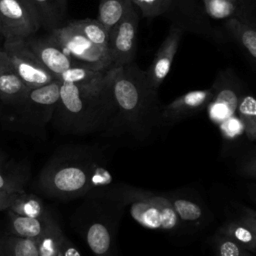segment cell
I'll list each match as a JSON object with an SVG mask.
<instances>
[{
    "mask_svg": "<svg viewBox=\"0 0 256 256\" xmlns=\"http://www.w3.org/2000/svg\"><path fill=\"white\" fill-rule=\"evenodd\" d=\"M116 115L103 134L128 144H147L163 131L158 91L135 62L108 70Z\"/></svg>",
    "mask_w": 256,
    "mask_h": 256,
    "instance_id": "6da1fadb",
    "label": "cell"
},
{
    "mask_svg": "<svg viewBox=\"0 0 256 256\" xmlns=\"http://www.w3.org/2000/svg\"><path fill=\"white\" fill-rule=\"evenodd\" d=\"M108 164V156L99 146L60 147L39 173L36 189L61 201L84 198L91 191L113 183Z\"/></svg>",
    "mask_w": 256,
    "mask_h": 256,
    "instance_id": "7a4b0ae2",
    "label": "cell"
},
{
    "mask_svg": "<svg viewBox=\"0 0 256 256\" xmlns=\"http://www.w3.org/2000/svg\"><path fill=\"white\" fill-rule=\"evenodd\" d=\"M115 115L116 105L107 71L104 80L96 85L61 83L59 100L50 124L63 135H103Z\"/></svg>",
    "mask_w": 256,
    "mask_h": 256,
    "instance_id": "3957f363",
    "label": "cell"
},
{
    "mask_svg": "<svg viewBox=\"0 0 256 256\" xmlns=\"http://www.w3.org/2000/svg\"><path fill=\"white\" fill-rule=\"evenodd\" d=\"M125 209L103 187L88 193L74 211L71 223L94 256H119L118 232Z\"/></svg>",
    "mask_w": 256,
    "mask_h": 256,
    "instance_id": "277c9868",
    "label": "cell"
},
{
    "mask_svg": "<svg viewBox=\"0 0 256 256\" xmlns=\"http://www.w3.org/2000/svg\"><path fill=\"white\" fill-rule=\"evenodd\" d=\"M105 190L128 208L132 218L146 229L179 233L186 228L164 192L150 191L127 183H112Z\"/></svg>",
    "mask_w": 256,
    "mask_h": 256,
    "instance_id": "5b68a950",
    "label": "cell"
},
{
    "mask_svg": "<svg viewBox=\"0 0 256 256\" xmlns=\"http://www.w3.org/2000/svg\"><path fill=\"white\" fill-rule=\"evenodd\" d=\"M60 82L30 89L26 98L10 113L1 115L5 129L30 137L45 139L46 127L51 123L60 94Z\"/></svg>",
    "mask_w": 256,
    "mask_h": 256,
    "instance_id": "8992f818",
    "label": "cell"
},
{
    "mask_svg": "<svg viewBox=\"0 0 256 256\" xmlns=\"http://www.w3.org/2000/svg\"><path fill=\"white\" fill-rule=\"evenodd\" d=\"M49 35L76 63L103 72L112 68L110 52L93 44L70 23L50 31Z\"/></svg>",
    "mask_w": 256,
    "mask_h": 256,
    "instance_id": "52a82bcc",
    "label": "cell"
},
{
    "mask_svg": "<svg viewBox=\"0 0 256 256\" xmlns=\"http://www.w3.org/2000/svg\"><path fill=\"white\" fill-rule=\"evenodd\" d=\"M2 50L8 56L20 78L30 89L50 84L56 80L29 47L26 40H5Z\"/></svg>",
    "mask_w": 256,
    "mask_h": 256,
    "instance_id": "ba28073f",
    "label": "cell"
},
{
    "mask_svg": "<svg viewBox=\"0 0 256 256\" xmlns=\"http://www.w3.org/2000/svg\"><path fill=\"white\" fill-rule=\"evenodd\" d=\"M212 88L214 94L206 109L210 121L218 127L236 114L244 92L240 81L229 71L219 73Z\"/></svg>",
    "mask_w": 256,
    "mask_h": 256,
    "instance_id": "9c48e42d",
    "label": "cell"
},
{
    "mask_svg": "<svg viewBox=\"0 0 256 256\" xmlns=\"http://www.w3.org/2000/svg\"><path fill=\"white\" fill-rule=\"evenodd\" d=\"M139 16L131 7L125 17L110 31L109 52L112 68L134 62L137 47Z\"/></svg>",
    "mask_w": 256,
    "mask_h": 256,
    "instance_id": "30bf717a",
    "label": "cell"
},
{
    "mask_svg": "<svg viewBox=\"0 0 256 256\" xmlns=\"http://www.w3.org/2000/svg\"><path fill=\"white\" fill-rule=\"evenodd\" d=\"M0 22L5 40H26L40 29L38 20L18 0H0Z\"/></svg>",
    "mask_w": 256,
    "mask_h": 256,
    "instance_id": "8fae6325",
    "label": "cell"
},
{
    "mask_svg": "<svg viewBox=\"0 0 256 256\" xmlns=\"http://www.w3.org/2000/svg\"><path fill=\"white\" fill-rule=\"evenodd\" d=\"M213 88L187 92L161 107V124L164 129L193 117L207 108L213 97Z\"/></svg>",
    "mask_w": 256,
    "mask_h": 256,
    "instance_id": "7c38bea8",
    "label": "cell"
},
{
    "mask_svg": "<svg viewBox=\"0 0 256 256\" xmlns=\"http://www.w3.org/2000/svg\"><path fill=\"white\" fill-rule=\"evenodd\" d=\"M164 194L186 228H201L211 221V212L202 198L193 190L180 188L166 191Z\"/></svg>",
    "mask_w": 256,
    "mask_h": 256,
    "instance_id": "4fadbf2b",
    "label": "cell"
},
{
    "mask_svg": "<svg viewBox=\"0 0 256 256\" xmlns=\"http://www.w3.org/2000/svg\"><path fill=\"white\" fill-rule=\"evenodd\" d=\"M182 35L183 30L179 26L171 27L155 54L150 67L145 71L149 84L157 91L171 70L174 58L180 46Z\"/></svg>",
    "mask_w": 256,
    "mask_h": 256,
    "instance_id": "5bb4252c",
    "label": "cell"
},
{
    "mask_svg": "<svg viewBox=\"0 0 256 256\" xmlns=\"http://www.w3.org/2000/svg\"><path fill=\"white\" fill-rule=\"evenodd\" d=\"M26 42L41 63L55 78L73 65L78 64L64 52L61 46L50 35L40 38L30 37L26 39Z\"/></svg>",
    "mask_w": 256,
    "mask_h": 256,
    "instance_id": "9a60e30c",
    "label": "cell"
},
{
    "mask_svg": "<svg viewBox=\"0 0 256 256\" xmlns=\"http://www.w3.org/2000/svg\"><path fill=\"white\" fill-rule=\"evenodd\" d=\"M30 88L20 78L11 61L0 50V103L8 109L18 106L27 96Z\"/></svg>",
    "mask_w": 256,
    "mask_h": 256,
    "instance_id": "2e32d148",
    "label": "cell"
},
{
    "mask_svg": "<svg viewBox=\"0 0 256 256\" xmlns=\"http://www.w3.org/2000/svg\"><path fill=\"white\" fill-rule=\"evenodd\" d=\"M40 28L50 32L59 28L67 16V0H31Z\"/></svg>",
    "mask_w": 256,
    "mask_h": 256,
    "instance_id": "e0dca14e",
    "label": "cell"
},
{
    "mask_svg": "<svg viewBox=\"0 0 256 256\" xmlns=\"http://www.w3.org/2000/svg\"><path fill=\"white\" fill-rule=\"evenodd\" d=\"M7 213L8 225L5 230L7 234L36 240L40 238L46 231L50 217L52 216L49 214L44 218H32L15 214L10 210H8Z\"/></svg>",
    "mask_w": 256,
    "mask_h": 256,
    "instance_id": "ac0fdd59",
    "label": "cell"
},
{
    "mask_svg": "<svg viewBox=\"0 0 256 256\" xmlns=\"http://www.w3.org/2000/svg\"><path fill=\"white\" fill-rule=\"evenodd\" d=\"M68 239L57 220L51 216L46 231L37 239L40 256H66Z\"/></svg>",
    "mask_w": 256,
    "mask_h": 256,
    "instance_id": "d6986e66",
    "label": "cell"
},
{
    "mask_svg": "<svg viewBox=\"0 0 256 256\" xmlns=\"http://www.w3.org/2000/svg\"><path fill=\"white\" fill-rule=\"evenodd\" d=\"M30 178L29 167L25 164H0V190L21 193Z\"/></svg>",
    "mask_w": 256,
    "mask_h": 256,
    "instance_id": "ffe728a7",
    "label": "cell"
},
{
    "mask_svg": "<svg viewBox=\"0 0 256 256\" xmlns=\"http://www.w3.org/2000/svg\"><path fill=\"white\" fill-rule=\"evenodd\" d=\"M133 7L131 0H100L97 20L110 31L125 17Z\"/></svg>",
    "mask_w": 256,
    "mask_h": 256,
    "instance_id": "44dd1931",
    "label": "cell"
},
{
    "mask_svg": "<svg viewBox=\"0 0 256 256\" xmlns=\"http://www.w3.org/2000/svg\"><path fill=\"white\" fill-rule=\"evenodd\" d=\"M8 210L15 214L32 218H44L50 214L41 197L26 191L17 195Z\"/></svg>",
    "mask_w": 256,
    "mask_h": 256,
    "instance_id": "7402d4cb",
    "label": "cell"
},
{
    "mask_svg": "<svg viewBox=\"0 0 256 256\" xmlns=\"http://www.w3.org/2000/svg\"><path fill=\"white\" fill-rule=\"evenodd\" d=\"M106 72L96 71L89 67L76 64L61 73L56 80L60 83H69L82 86L96 85L102 82L106 76Z\"/></svg>",
    "mask_w": 256,
    "mask_h": 256,
    "instance_id": "603a6c76",
    "label": "cell"
},
{
    "mask_svg": "<svg viewBox=\"0 0 256 256\" xmlns=\"http://www.w3.org/2000/svg\"><path fill=\"white\" fill-rule=\"evenodd\" d=\"M231 238L237 244L256 255V235L246 225L233 218L227 220L217 230Z\"/></svg>",
    "mask_w": 256,
    "mask_h": 256,
    "instance_id": "cb8c5ba5",
    "label": "cell"
},
{
    "mask_svg": "<svg viewBox=\"0 0 256 256\" xmlns=\"http://www.w3.org/2000/svg\"><path fill=\"white\" fill-rule=\"evenodd\" d=\"M226 26L230 34L256 64V29L236 18H230Z\"/></svg>",
    "mask_w": 256,
    "mask_h": 256,
    "instance_id": "d4e9b609",
    "label": "cell"
},
{
    "mask_svg": "<svg viewBox=\"0 0 256 256\" xmlns=\"http://www.w3.org/2000/svg\"><path fill=\"white\" fill-rule=\"evenodd\" d=\"M68 23H70L93 44L109 51L110 34L97 19L75 20Z\"/></svg>",
    "mask_w": 256,
    "mask_h": 256,
    "instance_id": "484cf974",
    "label": "cell"
},
{
    "mask_svg": "<svg viewBox=\"0 0 256 256\" xmlns=\"http://www.w3.org/2000/svg\"><path fill=\"white\" fill-rule=\"evenodd\" d=\"M1 256H40L38 241L5 233Z\"/></svg>",
    "mask_w": 256,
    "mask_h": 256,
    "instance_id": "4316f807",
    "label": "cell"
},
{
    "mask_svg": "<svg viewBox=\"0 0 256 256\" xmlns=\"http://www.w3.org/2000/svg\"><path fill=\"white\" fill-rule=\"evenodd\" d=\"M236 114L243 124L247 140L256 142V98L251 94H243Z\"/></svg>",
    "mask_w": 256,
    "mask_h": 256,
    "instance_id": "83f0119b",
    "label": "cell"
},
{
    "mask_svg": "<svg viewBox=\"0 0 256 256\" xmlns=\"http://www.w3.org/2000/svg\"><path fill=\"white\" fill-rule=\"evenodd\" d=\"M213 246L214 256H256L219 231L214 236Z\"/></svg>",
    "mask_w": 256,
    "mask_h": 256,
    "instance_id": "f1b7e54d",
    "label": "cell"
},
{
    "mask_svg": "<svg viewBox=\"0 0 256 256\" xmlns=\"http://www.w3.org/2000/svg\"><path fill=\"white\" fill-rule=\"evenodd\" d=\"M218 128L220 130L223 142L224 144H227V146L236 144L245 135L243 124L237 114L222 122Z\"/></svg>",
    "mask_w": 256,
    "mask_h": 256,
    "instance_id": "f546056e",
    "label": "cell"
},
{
    "mask_svg": "<svg viewBox=\"0 0 256 256\" xmlns=\"http://www.w3.org/2000/svg\"><path fill=\"white\" fill-rule=\"evenodd\" d=\"M174 0H131L136 5L143 17L154 18L168 12Z\"/></svg>",
    "mask_w": 256,
    "mask_h": 256,
    "instance_id": "4dcf8cb0",
    "label": "cell"
},
{
    "mask_svg": "<svg viewBox=\"0 0 256 256\" xmlns=\"http://www.w3.org/2000/svg\"><path fill=\"white\" fill-rule=\"evenodd\" d=\"M207 14L214 19L231 18L236 11V3L231 0H203Z\"/></svg>",
    "mask_w": 256,
    "mask_h": 256,
    "instance_id": "1f68e13d",
    "label": "cell"
},
{
    "mask_svg": "<svg viewBox=\"0 0 256 256\" xmlns=\"http://www.w3.org/2000/svg\"><path fill=\"white\" fill-rule=\"evenodd\" d=\"M236 173L249 180H256V146L245 151L236 161Z\"/></svg>",
    "mask_w": 256,
    "mask_h": 256,
    "instance_id": "d6a6232c",
    "label": "cell"
},
{
    "mask_svg": "<svg viewBox=\"0 0 256 256\" xmlns=\"http://www.w3.org/2000/svg\"><path fill=\"white\" fill-rule=\"evenodd\" d=\"M235 219L246 225L256 235V211L240 203H233Z\"/></svg>",
    "mask_w": 256,
    "mask_h": 256,
    "instance_id": "836d02e7",
    "label": "cell"
},
{
    "mask_svg": "<svg viewBox=\"0 0 256 256\" xmlns=\"http://www.w3.org/2000/svg\"><path fill=\"white\" fill-rule=\"evenodd\" d=\"M18 194L0 190V211H7Z\"/></svg>",
    "mask_w": 256,
    "mask_h": 256,
    "instance_id": "e575fe53",
    "label": "cell"
},
{
    "mask_svg": "<svg viewBox=\"0 0 256 256\" xmlns=\"http://www.w3.org/2000/svg\"><path fill=\"white\" fill-rule=\"evenodd\" d=\"M248 193L250 198L252 199V201L256 204V184L252 183L248 185Z\"/></svg>",
    "mask_w": 256,
    "mask_h": 256,
    "instance_id": "d590c367",
    "label": "cell"
},
{
    "mask_svg": "<svg viewBox=\"0 0 256 256\" xmlns=\"http://www.w3.org/2000/svg\"><path fill=\"white\" fill-rule=\"evenodd\" d=\"M20 3H22L31 13H32V15L37 19V16H36V13H35V11H34V9H33V6H32V2H31V0H18ZM38 20V19H37ZM39 23V22H38Z\"/></svg>",
    "mask_w": 256,
    "mask_h": 256,
    "instance_id": "8d00e7d4",
    "label": "cell"
},
{
    "mask_svg": "<svg viewBox=\"0 0 256 256\" xmlns=\"http://www.w3.org/2000/svg\"><path fill=\"white\" fill-rule=\"evenodd\" d=\"M5 233H6V231H5V230H3V229L1 228V226H0V256H1L2 242H3V238H4V236H5Z\"/></svg>",
    "mask_w": 256,
    "mask_h": 256,
    "instance_id": "74e56055",
    "label": "cell"
},
{
    "mask_svg": "<svg viewBox=\"0 0 256 256\" xmlns=\"http://www.w3.org/2000/svg\"><path fill=\"white\" fill-rule=\"evenodd\" d=\"M4 160H5V156H4V154L0 151V164L4 163Z\"/></svg>",
    "mask_w": 256,
    "mask_h": 256,
    "instance_id": "f35d334b",
    "label": "cell"
},
{
    "mask_svg": "<svg viewBox=\"0 0 256 256\" xmlns=\"http://www.w3.org/2000/svg\"><path fill=\"white\" fill-rule=\"evenodd\" d=\"M2 33V27H1V22H0V34Z\"/></svg>",
    "mask_w": 256,
    "mask_h": 256,
    "instance_id": "ab89813d",
    "label": "cell"
},
{
    "mask_svg": "<svg viewBox=\"0 0 256 256\" xmlns=\"http://www.w3.org/2000/svg\"><path fill=\"white\" fill-rule=\"evenodd\" d=\"M231 1H232V2H234V3H236V2H237V0H231Z\"/></svg>",
    "mask_w": 256,
    "mask_h": 256,
    "instance_id": "60d3db41",
    "label": "cell"
},
{
    "mask_svg": "<svg viewBox=\"0 0 256 256\" xmlns=\"http://www.w3.org/2000/svg\"><path fill=\"white\" fill-rule=\"evenodd\" d=\"M1 109H2V107H1V103H0V113H1Z\"/></svg>",
    "mask_w": 256,
    "mask_h": 256,
    "instance_id": "b9f144b4",
    "label": "cell"
}]
</instances>
